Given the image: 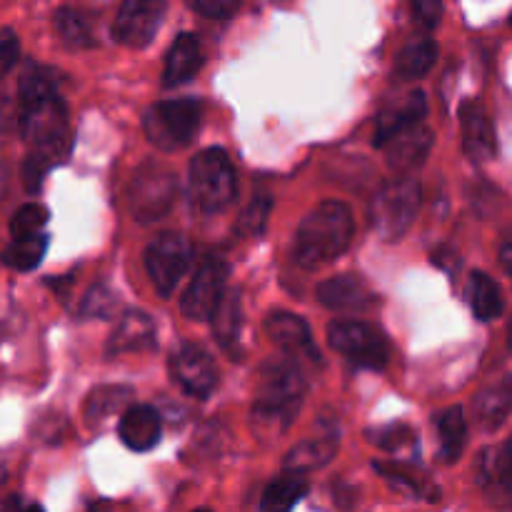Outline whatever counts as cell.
<instances>
[{"label": "cell", "mask_w": 512, "mask_h": 512, "mask_svg": "<svg viewBox=\"0 0 512 512\" xmlns=\"http://www.w3.org/2000/svg\"><path fill=\"white\" fill-rule=\"evenodd\" d=\"M420 198H423L420 183L413 178V173H398L393 180H388L375 195L373 213H370L380 238L388 243L403 238L418 215Z\"/></svg>", "instance_id": "obj_6"}, {"label": "cell", "mask_w": 512, "mask_h": 512, "mask_svg": "<svg viewBox=\"0 0 512 512\" xmlns=\"http://www.w3.org/2000/svg\"><path fill=\"white\" fill-rule=\"evenodd\" d=\"M240 328H243V305H240L238 293H225L220 300L218 310L213 313L215 340L225 350H235L240 340Z\"/></svg>", "instance_id": "obj_27"}, {"label": "cell", "mask_w": 512, "mask_h": 512, "mask_svg": "<svg viewBox=\"0 0 512 512\" xmlns=\"http://www.w3.org/2000/svg\"><path fill=\"white\" fill-rule=\"evenodd\" d=\"M20 58V40L18 35L13 33V28H3V33H0V68H3V73H10L13 70V65L18 63Z\"/></svg>", "instance_id": "obj_40"}, {"label": "cell", "mask_w": 512, "mask_h": 512, "mask_svg": "<svg viewBox=\"0 0 512 512\" xmlns=\"http://www.w3.org/2000/svg\"><path fill=\"white\" fill-rule=\"evenodd\" d=\"M165 15V0H123L113 23V38L125 48L153 43Z\"/></svg>", "instance_id": "obj_11"}, {"label": "cell", "mask_w": 512, "mask_h": 512, "mask_svg": "<svg viewBox=\"0 0 512 512\" xmlns=\"http://www.w3.org/2000/svg\"><path fill=\"white\" fill-rule=\"evenodd\" d=\"M203 63L205 58L198 38L193 33H180L170 45L168 55H165L163 85L165 88H178V85L188 83L203 68Z\"/></svg>", "instance_id": "obj_19"}, {"label": "cell", "mask_w": 512, "mask_h": 512, "mask_svg": "<svg viewBox=\"0 0 512 512\" xmlns=\"http://www.w3.org/2000/svg\"><path fill=\"white\" fill-rule=\"evenodd\" d=\"M435 60H438V45L433 40H413V43H408L400 50L398 60H395V75L400 80H418L428 75Z\"/></svg>", "instance_id": "obj_26"}, {"label": "cell", "mask_w": 512, "mask_h": 512, "mask_svg": "<svg viewBox=\"0 0 512 512\" xmlns=\"http://www.w3.org/2000/svg\"><path fill=\"white\" fill-rule=\"evenodd\" d=\"M512 410V375H505L498 383L485 388L475 398V420L485 430H495L505 423Z\"/></svg>", "instance_id": "obj_21"}, {"label": "cell", "mask_w": 512, "mask_h": 512, "mask_svg": "<svg viewBox=\"0 0 512 512\" xmlns=\"http://www.w3.org/2000/svg\"><path fill=\"white\" fill-rule=\"evenodd\" d=\"M410 8H413L415 20L428 30L438 28L443 18V0H410Z\"/></svg>", "instance_id": "obj_39"}, {"label": "cell", "mask_w": 512, "mask_h": 512, "mask_svg": "<svg viewBox=\"0 0 512 512\" xmlns=\"http://www.w3.org/2000/svg\"><path fill=\"white\" fill-rule=\"evenodd\" d=\"M203 123V103L195 98L160 100L150 105L143 118V130L158 150L173 153L185 148Z\"/></svg>", "instance_id": "obj_5"}, {"label": "cell", "mask_w": 512, "mask_h": 512, "mask_svg": "<svg viewBox=\"0 0 512 512\" xmlns=\"http://www.w3.org/2000/svg\"><path fill=\"white\" fill-rule=\"evenodd\" d=\"M118 435L125 448H130L133 453H148L160 443L163 423L150 405H130L120 418Z\"/></svg>", "instance_id": "obj_17"}, {"label": "cell", "mask_w": 512, "mask_h": 512, "mask_svg": "<svg viewBox=\"0 0 512 512\" xmlns=\"http://www.w3.org/2000/svg\"><path fill=\"white\" fill-rule=\"evenodd\" d=\"M53 168V165L48 163V160H43L40 155L35 153H28V158H25L23 163V185L28 193H38L40 185H43L45 180V173Z\"/></svg>", "instance_id": "obj_38"}, {"label": "cell", "mask_w": 512, "mask_h": 512, "mask_svg": "<svg viewBox=\"0 0 512 512\" xmlns=\"http://www.w3.org/2000/svg\"><path fill=\"white\" fill-rule=\"evenodd\" d=\"M483 483H493L495 488L512 495V438L483 458Z\"/></svg>", "instance_id": "obj_33"}, {"label": "cell", "mask_w": 512, "mask_h": 512, "mask_svg": "<svg viewBox=\"0 0 512 512\" xmlns=\"http://www.w3.org/2000/svg\"><path fill=\"white\" fill-rule=\"evenodd\" d=\"M243 0H188L190 8L210 20H228L238 13Z\"/></svg>", "instance_id": "obj_36"}, {"label": "cell", "mask_w": 512, "mask_h": 512, "mask_svg": "<svg viewBox=\"0 0 512 512\" xmlns=\"http://www.w3.org/2000/svg\"><path fill=\"white\" fill-rule=\"evenodd\" d=\"M45 250H48V238L43 233L25 235V238H13V243L5 248V265L18 273H30V270L38 268L45 258Z\"/></svg>", "instance_id": "obj_29"}, {"label": "cell", "mask_w": 512, "mask_h": 512, "mask_svg": "<svg viewBox=\"0 0 512 512\" xmlns=\"http://www.w3.org/2000/svg\"><path fill=\"white\" fill-rule=\"evenodd\" d=\"M435 428H438L440 443V463L453 465L463 455L465 440H468V428H465V415L460 408H448L435 415Z\"/></svg>", "instance_id": "obj_22"}, {"label": "cell", "mask_w": 512, "mask_h": 512, "mask_svg": "<svg viewBox=\"0 0 512 512\" xmlns=\"http://www.w3.org/2000/svg\"><path fill=\"white\" fill-rule=\"evenodd\" d=\"M265 333L280 350H285L293 358H305L315 365L320 363V353L315 348L308 323L298 315L288 313V310H275L265 320Z\"/></svg>", "instance_id": "obj_14"}, {"label": "cell", "mask_w": 512, "mask_h": 512, "mask_svg": "<svg viewBox=\"0 0 512 512\" xmlns=\"http://www.w3.org/2000/svg\"><path fill=\"white\" fill-rule=\"evenodd\" d=\"M170 378L193 398H208L218 385V368L205 348L195 343H180L170 353Z\"/></svg>", "instance_id": "obj_12"}, {"label": "cell", "mask_w": 512, "mask_h": 512, "mask_svg": "<svg viewBox=\"0 0 512 512\" xmlns=\"http://www.w3.org/2000/svg\"><path fill=\"white\" fill-rule=\"evenodd\" d=\"M155 345V323L148 313L143 310H128V313L120 318V323L115 325V330L110 333L108 345H105V353L108 358L125 353H140V350H148Z\"/></svg>", "instance_id": "obj_18"}, {"label": "cell", "mask_w": 512, "mask_h": 512, "mask_svg": "<svg viewBox=\"0 0 512 512\" xmlns=\"http://www.w3.org/2000/svg\"><path fill=\"white\" fill-rule=\"evenodd\" d=\"M425 110H428V100H425L423 90H408V93L400 95V98L390 100L378 115L375 145H385L393 135H398L400 130L423 123Z\"/></svg>", "instance_id": "obj_15"}, {"label": "cell", "mask_w": 512, "mask_h": 512, "mask_svg": "<svg viewBox=\"0 0 512 512\" xmlns=\"http://www.w3.org/2000/svg\"><path fill=\"white\" fill-rule=\"evenodd\" d=\"M190 200L203 213H218L235 198V170L223 148H205L190 160Z\"/></svg>", "instance_id": "obj_4"}, {"label": "cell", "mask_w": 512, "mask_h": 512, "mask_svg": "<svg viewBox=\"0 0 512 512\" xmlns=\"http://www.w3.org/2000/svg\"><path fill=\"white\" fill-rule=\"evenodd\" d=\"M338 448V435H320V438L305 440V443L295 445L285 458V470H298V473H308V470L320 468V465L330 463Z\"/></svg>", "instance_id": "obj_24"}, {"label": "cell", "mask_w": 512, "mask_h": 512, "mask_svg": "<svg viewBox=\"0 0 512 512\" xmlns=\"http://www.w3.org/2000/svg\"><path fill=\"white\" fill-rule=\"evenodd\" d=\"M55 30L70 48H90L93 45V30L83 13L73 8H60L55 13Z\"/></svg>", "instance_id": "obj_32"}, {"label": "cell", "mask_w": 512, "mask_h": 512, "mask_svg": "<svg viewBox=\"0 0 512 512\" xmlns=\"http://www.w3.org/2000/svg\"><path fill=\"white\" fill-rule=\"evenodd\" d=\"M328 343L335 353L358 368L383 370L390 358V345L383 330L363 320H333L328 325Z\"/></svg>", "instance_id": "obj_7"}, {"label": "cell", "mask_w": 512, "mask_h": 512, "mask_svg": "<svg viewBox=\"0 0 512 512\" xmlns=\"http://www.w3.org/2000/svg\"><path fill=\"white\" fill-rule=\"evenodd\" d=\"M355 233L353 213L340 200H325L305 215L295 233L293 255L303 268H318L338 260Z\"/></svg>", "instance_id": "obj_3"}, {"label": "cell", "mask_w": 512, "mask_h": 512, "mask_svg": "<svg viewBox=\"0 0 512 512\" xmlns=\"http://www.w3.org/2000/svg\"><path fill=\"white\" fill-rule=\"evenodd\" d=\"M305 473L298 470H288L285 475L275 478L273 483L265 488L263 500H260V508L263 510H290L305 498L308 493V480L303 478Z\"/></svg>", "instance_id": "obj_25"}, {"label": "cell", "mask_w": 512, "mask_h": 512, "mask_svg": "<svg viewBox=\"0 0 512 512\" xmlns=\"http://www.w3.org/2000/svg\"><path fill=\"white\" fill-rule=\"evenodd\" d=\"M375 470H378L383 478H388L390 483L398 485V488H405L410 490L413 495H418V498L423 500H430V503H435V500L440 498V490L435 488L433 483H430L428 478H423V475L415 473L410 465H403V463H375L373 465Z\"/></svg>", "instance_id": "obj_30"}, {"label": "cell", "mask_w": 512, "mask_h": 512, "mask_svg": "<svg viewBox=\"0 0 512 512\" xmlns=\"http://www.w3.org/2000/svg\"><path fill=\"white\" fill-rule=\"evenodd\" d=\"M433 130L425 125H413V128L400 130L398 135L383 145L388 150V163L395 173H413L428 160L433 150Z\"/></svg>", "instance_id": "obj_16"}, {"label": "cell", "mask_w": 512, "mask_h": 512, "mask_svg": "<svg viewBox=\"0 0 512 512\" xmlns=\"http://www.w3.org/2000/svg\"><path fill=\"white\" fill-rule=\"evenodd\" d=\"M175 190L178 185L168 168H160L155 163L140 165L128 188L130 213L138 223H155L158 218L168 215L175 200Z\"/></svg>", "instance_id": "obj_9"}, {"label": "cell", "mask_w": 512, "mask_h": 512, "mask_svg": "<svg viewBox=\"0 0 512 512\" xmlns=\"http://www.w3.org/2000/svg\"><path fill=\"white\" fill-rule=\"evenodd\" d=\"M193 263V245L180 233H160L145 248V270L160 298H170Z\"/></svg>", "instance_id": "obj_8"}, {"label": "cell", "mask_w": 512, "mask_h": 512, "mask_svg": "<svg viewBox=\"0 0 512 512\" xmlns=\"http://www.w3.org/2000/svg\"><path fill=\"white\" fill-rule=\"evenodd\" d=\"M305 395V375L303 368L293 355L288 358H273L260 370L258 398H255L253 423L255 438L268 440L278 438L293 423L300 403Z\"/></svg>", "instance_id": "obj_2"}, {"label": "cell", "mask_w": 512, "mask_h": 512, "mask_svg": "<svg viewBox=\"0 0 512 512\" xmlns=\"http://www.w3.org/2000/svg\"><path fill=\"white\" fill-rule=\"evenodd\" d=\"M510 23H512V18H510Z\"/></svg>", "instance_id": "obj_43"}, {"label": "cell", "mask_w": 512, "mask_h": 512, "mask_svg": "<svg viewBox=\"0 0 512 512\" xmlns=\"http://www.w3.org/2000/svg\"><path fill=\"white\" fill-rule=\"evenodd\" d=\"M500 263H503L505 273H508L512 280V245H503V248H500Z\"/></svg>", "instance_id": "obj_42"}, {"label": "cell", "mask_w": 512, "mask_h": 512, "mask_svg": "<svg viewBox=\"0 0 512 512\" xmlns=\"http://www.w3.org/2000/svg\"><path fill=\"white\" fill-rule=\"evenodd\" d=\"M115 308V295L108 288H98L95 285L88 295H85L83 303V318H105L110 315V310Z\"/></svg>", "instance_id": "obj_37"}, {"label": "cell", "mask_w": 512, "mask_h": 512, "mask_svg": "<svg viewBox=\"0 0 512 512\" xmlns=\"http://www.w3.org/2000/svg\"><path fill=\"white\" fill-rule=\"evenodd\" d=\"M225 280H228V265L220 258H205L198 273L190 280L188 290L180 298V310L190 320H213L220 300L225 295Z\"/></svg>", "instance_id": "obj_10"}, {"label": "cell", "mask_w": 512, "mask_h": 512, "mask_svg": "<svg viewBox=\"0 0 512 512\" xmlns=\"http://www.w3.org/2000/svg\"><path fill=\"white\" fill-rule=\"evenodd\" d=\"M270 208H273V200H270L268 195H258V198L245 208V213L240 215L238 235H243V238H255V235L263 233L265 223H268L270 218Z\"/></svg>", "instance_id": "obj_35"}, {"label": "cell", "mask_w": 512, "mask_h": 512, "mask_svg": "<svg viewBox=\"0 0 512 512\" xmlns=\"http://www.w3.org/2000/svg\"><path fill=\"white\" fill-rule=\"evenodd\" d=\"M48 208L40 203H28L23 208L15 210V215L10 218V235L13 238H25V235L40 233L45 223H48Z\"/></svg>", "instance_id": "obj_34"}, {"label": "cell", "mask_w": 512, "mask_h": 512, "mask_svg": "<svg viewBox=\"0 0 512 512\" xmlns=\"http://www.w3.org/2000/svg\"><path fill=\"white\" fill-rule=\"evenodd\" d=\"M18 125L20 135L30 145V153L40 155L50 165L65 160L70 148L68 113L58 95L55 73L38 65H28L18 83Z\"/></svg>", "instance_id": "obj_1"}, {"label": "cell", "mask_w": 512, "mask_h": 512, "mask_svg": "<svg viewBox=\"0 0 512 512\" xmlns=\"http://www.w3.org/2000/svg\"><path fill=\"white\" fill-rule=\"evenodd\" d=\"M380 450L385 453H395V455H408L410 460L418 458V438H415L413 430L408 425H385L380 430H370L368 435Z\"/></svg>", "instance_id": "obj_31"}, {"label": "cell", "mask_w": 512, "mask_h": 512, "mask_svg": "<svg viewBox=\"0 0 512 512\" xmlns=\"http://www.w3.org/2000/svg\"><path fill=\"white\" fill-rule=\"evenodd\" d=\"M468 300L473 315L483 320V323H490V320L500 318V313H503V295H500L498 283L488 273H483V270H475L470 275Z\"/></svg>", "instance_id": "obj_23"}, {"label": "cell", "mask_w": 512, "mask_h": 512, "mask_svg": "<svg viewBox=\"0 0 512 512\" xmlns=\"http://www.w3.org/2000/svg\"><path fill=\"white\" fill-rule=\"evenodd\" d=\"M318 300L333 310H358L375 303V295L358 275H340L318 285Z\"/></svg>", "instance_id": "obj_20"}, {"label": "cell", "mask_w": 512, "mask_h": 512, "mask_svg": "<svg viewBox=\"0 0 512 512\" xmlns=\"http://www.w3.org/2000/svg\"><path fill=\"white\" fill-rule=\"evenodd\" d=\"M433 263L440 265V268H443L445 273H450V275H455V270L460 268L458 255H455L450 248H438V250H435V253H433Z\"/></svg>", "instance_id": "obj_41"}, {"label": "cell", "mask_w": 512, "mask_h": 512, "mask_svg": "<svg viewBox=\"0 0 512 512\" xmlns=\"http://www.w3.org/2000/svg\"><path fill=\"white\" fill-rule=\"evenodd\" d=\"M128 400L130 388H125V385H100V388H93L83 405L85 420L90 425L100 423V420L110 418L113 413H120V408H125Z\"/></svg>", "instance_id": "obj_28"}, {"label": "cell", "mask_w": 512, "mask_h": 512, "mask_svg": "<svg viewBox=\"0 0 512 512\" xmlns=\"http://www.w3.org/2000/svg\"><path fill=\"white\" fill-rule=\"evenodd\" d=\"M460 128H463V150L475 165L490 163L498 153L493 120L488 118L478 100H465L460 105Z\"/></svg>", "instance_id": "obj_13"}]
</instances>
